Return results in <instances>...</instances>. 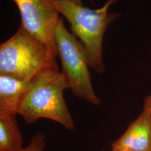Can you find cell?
<instances>
[{"label": "cell", "instance_id": "obj_1", "mask_svg": "<svg viewBox=\"0 0 151 151\" xmlns=\"http://www.w3.org/2000/svg\"><path fill=\"white\" fill-rule=\"evenodd\" d=\"M68 88V82L59 70H44L32 81V86L22 99L18 114L27 124L43 118L73 130L75 122L63 96Z\"/></svg>", "mask_w": 151, "mask_h": 151}, {"label": "cell", "instance_id": "obj_2", "mask_svg": "<svg viewBox=\"0 0 151 151\" xmlns=\"http://www.w3.org/2000/svg\"><path fill=\"white\" fill-rule=\"evenodd\" d=\"M118 0H106L102 7L92 10L70 0L55 2L59 12L70 24L72 33L80 38L86 50L90 67L97 73L105 72L103 61V41L109 25L118 19L120 13L108 12L110 6Z\"/></svg>", "mask_w": 151, "mask_h": 151}, {"label": "cell", "instance_id": "obj_3", "mask_svg": "<svg viewBox=\"0 0 151 151\" xmlns=\"http://www.w3.org/2000/svg\"><path fill=\"white\" fill-rule=\"evenodd\" d=\"M59 70L56 58L20 23L16 33L0 45V75L32 82L43 71Z\"/></svg>", "mask_w": 151, "mask_h": 151}, {"label": "cell", "instance_id": "obj_4", "mask_svg": "<svg viewBox=\"0 0 151 151\" xmlns=\"http://www.w3.org/2000/svg\"><path fill=\"white\" fill-rule=\"evenodd\" d=\"M57 54L62 63V73L69 88L76 97L95 106L101 100L95 95L92 85L91 76L86 50L83 45L65 28L60 17L54 31Z\"/></svg>", "mask_w": 151, "mask_h": 151}, {"label": "cell", "instance_id": "obj_5", "mask_svg": "<svg viewBox=\"0 0 151 151\" xmlns=\"http://www.w3.org/2000/svg\"><path fill=\"white\" fill-rule=\"evenodd\" d=\"M21 15V24L28 32L45 45L50 54L58 55L54 31L59 11L52 0H12Z\"/></svg>", "mask_w": 151, "mask_h": 151}, {"label": "cell", "instance_id": "obj_6", "mask_svg": "<svg viewBox=\"0 0 151 151\" xmlns=\"http://www.w3.org/2000/svg\"><path fill=\"white\" fill-rule=\"evenodd\" d=\"M110 146L116 150L151 151V114L142 111Z\"/></svg>", "mask_w": 151, "mask_h": 151}, {"label": "cell", "instance_id": "obj_7", "mask_svg": "<svg viewBox=\"0 0 151 151\" xmlns=\"http://www.w3.org/2000/svg\"><path fill=\"white\" fill-rule=\"evenodd\" d=\"M32 86V82L0 75V115L18 114L22 99Z\"/></svg>", "mask_w": 151, "mask_h": 151}, {"label": "cell", "instance_id": "obj_8", "mask_svg": "<svg viewBox=\"0 0 151 151\" xmlns=\"http://www.w3.org/2000/svg\"><path fill=\"white\" fill-rule=\"evenodd\" d=\"M23 148L16 115H0V151H20Z\"/></svg>", "mask_w": 151, "mask_h": 151}, {"label": "cell", "instance_id": "obj_9", "mask_svg": "<svg viewBox=\"0 0 151 151\" xmlns=\"http://www.w3.org/2000/svg\"><path fill=\"white\" fill-rule=\"evenodd\" d=\"M47 142L42 132H38L33 135L29 144L20 151H46Z\"/></svg>", "mask_w": 151, "mask_h": 151}, {"label": "cell", "instance_id": "obj_10", "mask_svg": "<svg viewBox=\"0 0 151 151\" xmlns=\"http://www.w3.org/2000/svg\"><path fill=\"white\" fill-rule=\"evenodd\" d=\"M143 111L151 114V93L145 99Z\"/></svg>", "mask_w": 151, "mask_h": 151}, {"label": "cell", "instance_id": "obj_11", "mask_svg": "<svg viewBox=\"0 0 151 151\" xmlns=\"http://www.w3.org/2000/svg\"><path fill=\"white\" fill-rule=\"evenodd\" d=\"M54 2H57V1H60V0H52ZM71 1H72V2H75V3H76V4H79V5H83V3H82V0H70Z\"/></svg>", "mask_w": 151, "mask_h": 151}, {"label": "cell", "instance_id": "obj_12", "mask_svg": "<svg viewBox=\"0 0 151 151\" xmlns=\"http://www.w3.org/2000/svg\"><path fill=\"white\" fill-rule=\"evenodd\" d=\"M128 151V150H111V151Z\"/></svg>", "mask_w": 151, "mask_h": 151}]
</instances>
